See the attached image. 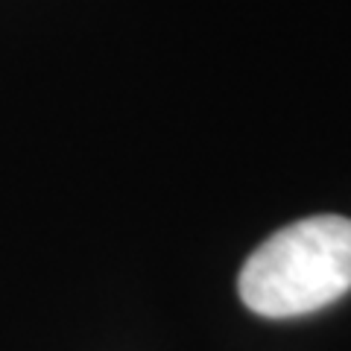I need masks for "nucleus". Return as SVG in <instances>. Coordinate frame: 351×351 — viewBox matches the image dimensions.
Returning a JSON list of instances; mask_svg holds the SVG:
<instances>
[{"label": "nucleus", "mask_w": 351, "mask_h": 351, "mask_svg": "<svg viewBox=\"0 0 351 351\" xmlns=\"http://www.w3.org/2000/svg\"><path fill=\"white\" fill-rule=\"evenodd\" d=\"M240 299L267 319H293L339 302L351 290V219L307 217L278 228L246 258Z\"/></svg>", "instance_id": "f257e3e1"}]
</instances>
